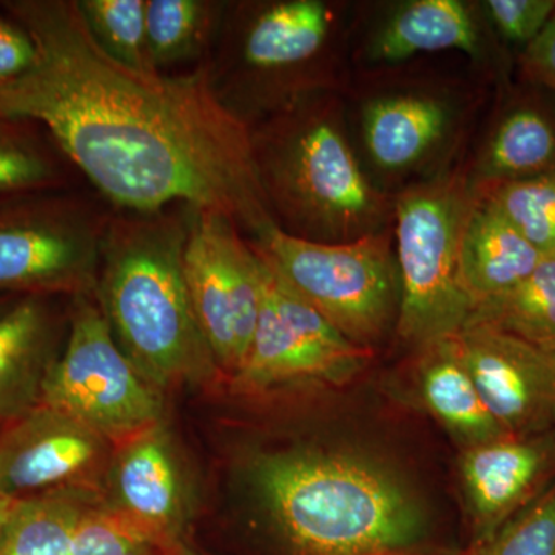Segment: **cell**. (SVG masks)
<instances>
[{
	"mask_svg": "<svg viewBox=\"0 0 555 555\" xmlns=\"http://www.w3.org/2000/svg\"><path fill=\"white\" fill-rule=\"evenodd\" d=\"M38 60L0 86V115L39 124L116 210L219 211L255 235L276 224L255 169L250 127L218 100L206 65L141 72L91 38L76 0H3Z\"/></svg>",
	"mask_w": 555,
	"mask_h": 555,
	"instance_id": "6da1fadb",
	"label": "cell"
},
{
	"mask_svg": "<svg viewBox=\"0 0 555 555\" xmlns=\"http://www.w3.org/2000/svg\"><path fill=\"white\" fill-rule=\"evenodd\" d=\"M251 499L288 555H422L429 520L396 470L315 447L248 459Z\"/></svg>",
	"mask_w": 555,
	"mask_h": 555,
	"instance_id": "7a4b0ae2",
	"label": "cell"
},
{
	"mask_svg": "<svg viewBox=\"0 0 555 555\" xmlns=\"http://www.w3.org/2000/svg\"><path fill=\"white\" fill-rule=\"evenodd\" d=\"M189 211L113 208L94 288L116 343L163 393L221 378L185 284Z\"/></svg>",
	"mask_w": 555,
	"mask_h": 555,
	"instance_id": "3957f363",
	"label": "cell"
},
{
	"mask_svg": "<svg viewBox=\"0 0 555 555\" xmlns=\"http://www.w3.org/2000/svg\"><path fill=\"white\" fill-rule=\"evenodd\" d=\"M250 139L262 193L287 233L321 243L372 233L382 204L334 120L295 104Z\"/></svg>",
	"mask_w": 555,
	"mask_h": 555,
	"instance_id": "277c9868",
	"label": "cell"
},
{
	"mask_svg": "<svg viewBox=\"0 0 555 555\" xmlns=\"http://www.w3.org/2000/svg\"><path fill=\"white\" fill-rule=\"evenodd\" d=\"M459 178L408 190L397 201V332L416 349L455 337L473 301L462 276V235L470 204Z\"/></svg>",
	"mask_w": 555,
	"mask_h": 555,
	"instance_id": "5b68a950",
	"label": "cell"
},
{
	"mask_svg": "<svg viewBox=\"0 0 555 555\" xmlns=\"http://www.w3.org/2000/svg\"><path fill=\"white\" fill-rule=\"evenodd\" d=\"M331 24V10L320 0L225 3L204 64L218 100L243 122L248 109L294 107L299 72L323 50Z\"/></svg>",
	"mask_w": 555,
	"mask_h": 555,
	"instance_id": "8992f818",
	"label": "cell"
},
{
	"mask_svg": "<svg viewBox=\"0 0 555 555\" xmlns=\"http://www.w3.org/2000/svg\"><path fill=\"white\" fill-rule=\"evenodd\" d=\"M251 246L291 291L356 345L372 349L397 323L400 280L386 236L321 243L272 224Z\"/></svg>",
	"mask_w": 555,
	"mask_h": 555,
	"instance_id": "52a82bcc",
	"label": "cell"
},
{
	"mask_svg": "<svg viewBox=\"0 0 555 555\" xmlns=\"http://www.w3.org/2000/svg\"><path fill=\"white\" fill-rule=\"evenodd\" d=\"M112 211L73 189L0 201V297H94Z\"/></svg>",
	"mask_w": 555,
	"mask_h": 555,
	"instance_id": "ba28073f",
	"label": "cell"
},
{
	"mask_svg": "<svg viewBox=\"0 0 555 555\" xmlns=\"http://www.w3.org/2000/svg\"><path fill=\"white\" fill-rule=\"evenodd\" d=\"M40 403L96 430L113 444L164 422V398L122 352L93 295L72 298L64 346Z\"/></svg>",
	"mask_w": 555,
	"mask_h": 555,
	"instance_id": "9c48e42d",
	"label": "cell"
},
{
	"mask_svg": "<svg viewBox=\"0 0 555 555\" xmlns=\"http://www.w3.org/2000/svg\"><path fill=\"white\" fill-rule=\"evenodd\" d=\"M264 266L257 328L243 366L228 382L230 393L258 398L341 387L363 374L372 349L346 338Z\"/></svg>",
	"mask_w": 555,
	"mask_h": 555,
	"instance_id": "30bf717a",
	"label": "cell"
},
{
	"mask_svg": "<svg viewBox=\"0 0 555 555\" xmlns=\"http://www.w3.org/2000/svg\"><path fill=\"white\" fill-rule=\"evenodd\" d=\"M264 261L225 215L189 211L184 276L190 302L217 364L229 382L243 366L257 328Z\"/></svg>",
	"mask_w": 555,
	"mask_h": 555,
	"instance_id": "8fae6325",
	"label": "cell"
},
{
	"mask_svg": "<svg viewBox=\"0 0 555 555\" xmlns=\"http://www.w3.org/2000/svg\"><path fill=\"white\" fill-rule=\"evenodd\" d=\"M115 448L75 416L39 403L0 427V491L13 500L57 491L104 500Z\"/></svg>",
	"mask_w": 555,
	"mask_h": 555,
	"instance_id": "7c38bea8",
	"label": "cell"
},
{
	"mask_svg": "<svg viewBox=\"0 0 555 555\" xmlns=\"http://www.w3.org/2000/svg\"><path fill=\"white\" fill-rule=\"evenodd\" d=\"M486 408L511 437L555 429V352L488 327L455 335Z\"/></svg>",
	"mask_w": 555,
	"mask_h": 555,
	"instance_id": "4fadbf2b",
	"label": "cell"
},
{
	"mask_svg": "<svg viewBox=\"0 0 555 555\" xmlns=\"http://www.w3.org/2000/svg\"><path fill=\"white\" fill-rule=\"evenodd\" d=\"M104 506L164 545L185 547L192 485L166 422L116 444L105 477Z\"/></svg>",
	"mask_w": 555,
	"mask_h": 555,
	"instance_id": "5bb4252c",
	"label": "cell"
},
{
	"mask_svg": "<svg viewBox=\"0 0 555 555\" xmlns=\"http://www.w3.org/2000/svg\"><path fill=\"white\" fill-rule=\"evenodd\" d=\"M460 481L473 525V543L494 534L555 481V429L503 437L465 449Z\"/></svg>",
	"mask_w": 555,
	"mask_h": 555,
	"instance_id": "9a60e30c",
	"label": "cell"
},
{
	"mask_svg": "<svg viewBox=\"0 0 555 555\" xmlns=\"http://www.w3.org/2000/svg\"><path fill=\"white\" fill-rule=\"evenodd\" d=\"M54 297H16L0 309V425L38 406L67 324Z\"/></svg>",
	"mask_w": 555,
	"mask_h": 555,
	"instance_id": "2e32d148",
	"label": "cell"
},
{
	"mask_svg": "<svg viewBox=\"0 0 555 555\" xmlns=\"http://www.w3.org/2000/svg\"><path fill=\"white\" fill-rule=\"evenodd\" d=\"M415 389L420 406L454 438L462 451L507 437L478 392L455 338L420 350Z\"/></svg>",
	"mask_w": 555,
	"mask_h": 555,
	"instance_id": "e0dca14e",
	"label": "cell"
},
{
	"mask_svg": "<svg viewBox=\"0 0 555 555\" xmlns=\"http://www.w3.org/2000/svg\"><path fill=\"white\" fill-rule=\"evenodd\" d=\"M545 258L478 193L463 228L462 276L473 309L509 291Z\"/></svg>",
	"mask_w": 555,
	"mask_h": 555,
	"instance_id": "ac0fdd59",
	"label": "cell"
},
{
	"mask_svg": "<svg viewBox=\"0 0 555 555\" xmlns=\"http://www.w3.org/2000/svg\"><path fill=\"white\" fill-rule=\"evenodd\" d=\"M448 122L447 107L430 98H382L364 108V141L378 167L403 170L440 141Z\"/></svg>",
	"mask_w": 555,
	"mask_h": 555,
	"instance_id": "d6986e66",
	"label": "cell"
},
{
	"mask_svg": "<svg viewBox=\"0 0 555 555\" xmlns=\"http://www.w3.org/2000/svg\"><path fill=\"white\" fill-rule=\"evenodd\" d=\"M462 50L480 53V36L459 0H415L398 10L372 46L374 60L398 62L418 53Z\"/></svg>",
	"mask_w": 555,
	"mask_h": 555,
	"instance_id": "ffe728a7",
	"label": "cell"
},
{
	"mask_svg": "<svg viewBox=\"0 0 555 555\" xmlns=\"http://www.w3.org/2000/svg\"><path fill=\"white\" fill-rule=\"evenodd\" d=\"M101 495L57 491L20 500L0 531V555H67Z\"/></svg>",
	"mask_w": 555,
	"mask_h": 555,
	"instance_id": "44dd1931",
	"label": "cell"
},
{
	"mask_svg": "<svg viewBox=\"0 0 555 555\" xmlns=\"http://www.w3.org/2000/svg\"><path fill=\"white\" fill-rule=\"evenodd\" d=\"M225 2L145 0L149 56L159 73L177 65L206 64L217 40Z\"/></svg>",
	"mask_w": 555,
	"mask_h": 555,
	"instance_id": "7402d4cb",
	"label": "cell"
},
{
	"mask_svg": "<svg viewBox=\"0 0 555 555\" xmlns=\"http://www.w3.org/2000/svg\"><path fill=\"white\" fill-rule=\"evenodd\" d=\"M72 170L39 124L0 115V201L69 189Z\"/></svg>",
	"mask_w": 555,
	"mask_h": 555,
	"instance_id": "603a6c76",
	"label": "cell"
},
{
	"mask_svg": "<svg viewBox=\"0 0 555 555\" xmlns=\"http://www.w3.org/2000/svg\"><path fill=\"white\" fill-rule=\"evenodd\" d=\"M485 184L555 171V120L535 105L511 109L481 156Z\"/></svg>",
	"mask_w": 555,
	"mask_h": 555,
	"instance_id": "cb8c5ba5",
	"label": "cell"
},
{
	"mask_svg": "<svg viewBox=\"0 0 555 555\" xmlns=\"http://www.w3.org/2000/svg\"><path fill=\"white\" fill-rule=\"evenodd\" d=\"M466 327H488L532 345H555V255L540 261L517 286L480 302Z\"/></svg>",
	"mask_w": 555,
	"mask_h": 555,
	"instance_id": "d4e9b609",
	"label": "cell"
},
{
	"mask_svg": "<svg viewBox=\"0 0 555 555\" xmlns=\"http://www.w3.org/2000/svg\"><path fill=\"white\" fill-rule=\"evenodd\" d=\"M480 195L543 257L555 255V171L485 184Z\"/></svg>",
	"mask_w": 555,
	"mask_h": 555,
	"instance_id": "484cf974",
	"label": "cell"
},
{
	"mask_svg": "<svg viewBox=\"0 0 555 555\" xmlns=\"http://www.w3.org/2000/svg\"><path fill=\"white\" fill-rule=\"evenodd\" d=\"M76 5L91 38L108 56L127 67L156 72L149 56L145 0H76Z\"/></svg>",
	"mask_w": 555,
	"mask_h": 555,
	"instance_id": "4316f807",
	"label": "cell"
},
{
	"mask_svg": "<svg viewBox=\"0 0 555 555\" xmlns=\"http://www.w3.org/2000/svg\"><path fill=\"white\" fill-rule=\"evenodd\" d=\"M467 555H555V481Z\"/></svg>",
	"mask_w": 555,
	"mask_h": 555,
	"instance_id": "83f0119b",
	"label": "cell"
},
{
	"mask_svg": "<svg viewBox=\"0 0 555 555\" xmlns=\"http://www.w3.org/2000/svg\"><path fill=\"white\" fill-rule=\"evenodd\" d=\"M185 547L164 545L102 502L80 525L67 555H184Z\"/></svg>",
	"mask_w": 555,
	"mask_h": 555,
	"instance_id": "f1b7e54d",
	"label": "cell"
},
{
	"mask_svg": "<svg viewBox=\"0 0 555 555\" xmlns=\"http://www.w3.org/2000/svg\"><path fill=\"white\" fill-rule=\"evenodd\" d=\"M489 17L506 40L526 47L534 42L555 14L554 0H489Z\"/></svg>",
	"mask_w": 555,
	"mask_h": 555,
	"instance_id": "f546056e",
	"label": "cell"
},
{
	"mask_svg": "<svg viewBox=\"0 0 555 555\" xmlns=\"http://www.w3.org/2000/svg\"><path fill=\"white\" fill-rule=\"evenodd\" d=\"M38 60L31 36L9 14L0 13V86L30 72Z\"/></svg>",
	"mask_w": 555,
	"mask_h": 555,
	"instance_id": "4dcf8cb0",
	"label": "cell"
},
{
	"mask_svg": "<svg viewBox=\"0 0 555 555\" xmlns=\"http://www.w3.org/2000/svg\"><path fill=\"white\" fill-rule=\"evenodd\" d=\"M521 65L529 78L555 89V14L542 35L526 47Z\"/></svg>",
	"mask_w": 555,
	"mask_h": 555,
	"instance_id": "1f68e13d",
	"label": "cell"
},
{
	"mask_svg": "<svg viewBox=\"0 0 555 555\" xmlns=\"http://www.w3.org/2000/svg\"><path fill=\"white\" fill-rule=\"evenodd\" d=\"M2 426L5 425H0V427ZM17 502H20V500L10 499V496H7L0 491V531H2L3 526L9 521L11 513H13Z\"/></svg>",
	"mask_w": 555,
	"mask_h": 555,
	"instance_id": "d6a6232c",
	"label": "cell"
},
{
	"mask_svg": "<svg viewBox=\"0 0 555 555\" xmlns=\"http://www.w3.org/2000/svg\"><path fill=\"white\" fill-rule=\"evenodd\" d=\"M13 298H16V297H0V309H2L3 306L9 305V302Z\"/></svg>",
	"mask_w": 555,
	"mask_h": 555,
	"instance_id": "836d02e7",
	"label": "cell"
},
{
	"mask_svg": "<svg viewBox=\"0 0 555 555\" xmlns=\"http://www.w3.org/2000/svg\"><path fill=\"white\" fill-rule=\"evenodd\" d=\"M184 555H199V554H196L195 551H190L189 547H185Z\"/></svg>",
	"mask_w": 555,
	"mask_h": 555,
	"instance_id": "e575fe53",
	"label": "cell"
},
{
	"mask_svg": "<svg viewBox=\"0 0 555 555\" xmlns=\"http://www.w3.org/2000/svg\"><path fill=\"white\" fill-rule=\"evenodd\" d=\"M547 347H550V349H553L554 352H555V345L554 346H547Z\"/></svg>",
	"mask_w": 555,
	"mask_h": 555,
	"instance_id": "d590c367",
	"label": "cell"
}]
</instances>
